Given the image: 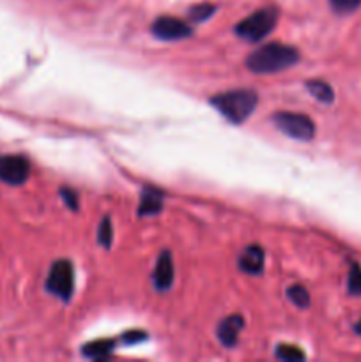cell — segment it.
I'll use <instances>...</instances> for the list:
<instances>
[{"mask_svg": "<svg viewBox=\"0 0 361 362\" xmlns=\"http://www.w3.org/2000/svg\"><path fill=\"white\" fill-rule=\"evenodd\" d=\"M30 175V163L25 156H0V180L9 186H21Z\"/></svg>", "mask_w": 361, "mask_h": 362, "instance_id": "6", "label": "cell"}, {"mask_svg": "<svg viewBox=\"0 0 361 362\" xmlns=\"http://www.w3.org/2000/svg\"><path fill=\"white\" fill-rule=\"evenodd\" d=\"M214 11L216 6H211V4H198V6L191 7L188 16H190V20L195 21V23H200V21L209 20V18L214 14Z\"/></svg>", "mask_w": 361, "mask_h": 362, "instance_id": "17", "label": "cell"}, {"mask_svg": "<svg viewBox=\"0 0 361 362\" xmlns=\"http://www.w3.org/2000/svg\"><path fill=\"white\" fill-rule=\"evenodd\" d=\"M144 339H147V334L142 331H131V332H126V334L122 336V341L127 343V345H133V343H138V341H144Z\"/></svg>", "mask_w": 361, "mask_h": 362, "instance_id": "21", "label": "cell"}, {"mask_svg": "<svg viewBox=\"0 0 361 362\" xmlns=\"http://www.w3.org/2000/svg\"><path fill=\"white\" fill-rule=\"evenodd\" d=\"M60 198H62L64 204H66L71 211H78V197L74 194L73 189H69V187H62V189H60Z\"/></svg>", "mask_w": 361, "mask_h": 362, "instance_id": "20", "label": "cell"}, {"mask_svg": "<svg viewBox=\"0 0 361 362\" xmlns=\"http://www.w3.org/2000/svg\"><path fill=\"white\" fill-rule=\"evenodd\" d=\"M329 4L336 14H350L361 6V0H329Z\"/></svg>", "mask_w": 361, "mask_h": 362, "instance_id": "19", "label": "cell"}, {"mask_svg": "<svg viewBox=\"0 0 361 362\" xmlns=\"http://www.w3.org/2000/svg\"><path fill=\"white\" fill-rule=\"evenodd\" d=\"M354 332H356V334H357V336H361V320H360V322H357V324H356V325H354Z\"/></svg>", "mask_w": 361, "mask_h": 362, "instance_id": "22", "label": "cell"}, {"mask_svg": "<svg viewBox=\"0 0 361 362\" xmlns=\"http://www.w3.org/2000/svg\"><path fill=\"white\" fill-rule=\"evenodd\" d=\"M163 204H165V194L163 191L156 189V187H144L140 197V205H138V216L145 218V216H156L163 211Z\"/></svg>", "mask_w": 361, "mask_h": 362, "instance_id": "11", "label": "cell"}, {"mask_svg": "<svg viewBox=\"0 0 361 362\" xmlns=\"http://www.w3.org/2000/svg\"><path fill=\"white\" fill-rule=\"evenodd\" d=\"M276 357L287 362H299L306 359L304 352L294 345H278L276 346Z\"/></svg>", "mask_w": 361, "mask_h": 362, "instance_id": "15", "label": "cell"}, {"mask_svg": "<svg viewBox=\"0 0 361 362\" xmlns=\"http://www.w3.org/2000/svg\"><path fill=\"white\" fill-rule=\"evenodd\" d=\"M278 21V11L275 7H264L244 18L236 25V34L244 41H260L271 34Z\"/></svg>", "mask_w": 361, "mask_h": 362, "instance_id": "3", "label": "cell"}, {"mask_svg": "<svg viewBox=\"0 0 361 362\" xmlns=\"http://www.w3.org/2000/svg\"><path fill=\"white\" fill-rule=\"evenodd\" d=\"M347 290H349L350 296H361V265L357 262H353V265H350Z\"/></svg>", "mask_w": 361, "mask_h": 362, "instance_id": "16", "label": "cell"}, {"mask_svg": "<svg viewBox=\"0 0 361 362\" xmlns=\"http://www.w3.org/2000/svg\"><path fill=\"white\" fill-rule=\"evenodd\" d=\"M297 62H299V52L296 48L280 42H269L248 55L246 67L251 73L268 74L289 69Z\"/></svg>", "mask_w": 361, "mask_h": 362, "instance_id": "1", "label": "cell"}, {"mask_svg": "<svg viewBox=\"0 0 361 362\" xmlns=\"http://www.w3.org/2000/svg\"><path fill=\"white\" fill-rule=\"evenodd\" d=\"M151 32L154 34V37L161 39V41H180V39L190 37L193 34V28L179 18L159 16L152 23Z\"/></svg>", "mask_w": 361, "mask_h": 362, "instance_id": "7", "label": "cell"}, {"mask_svg": "<svg viewBox=\"0 0 361 362\" xmlns=\"http://www.w3.org/2000/svg\"><path fill=\"white\" fill-rule=\"evenodd\" d=\"M152 283H154V288L158 292H166L170 290L173 283V260L172 253L170 251H161L158 258V264H156L154 274H152Z\"/></svg>", "mask_w": 361, "mask_h": 362, "instance_id": "8", "label": "cell"}, {"mask_svg": "<svg viewBox=\"0 0 361 362\" xmlns=\"http://www.w3.org/2000/svg\"><path fill=\"white\" fill-rule=\"evenodd\" d=\"M258 103V95L253 90H230L225 94H218L211 99V105L232 124H243Z\"/></svg>", "mask_w": 361, "mask_h": 362, "instance_id": "2", "label": "cell"}, {"mask_svg": "<svg viewBox=\"0 0 361 362\" xmlns=\"http://www.w3.org/2000/svg\"><path fill=\"white\" fill-rule=\"evenodd\" d=\"M46 290L64 303L71 299L74 290V271L71 262L59 260L50 267L48 278H46Z\"/></svg>", "mask_w": 361, "mask_h": 362, "instance_id": "5", "label": "cell"}, {"mask_svg": "<svg viewBox=\"0 0 361 362\" xmlns=\"http://www.w3.org/2000/svg\"><path fill=\"white\" fill-rule=\"evenodd\" d=\"M98 243L101 244L103 247L112 246V243H113V225H112V219H110V218H105L101 223H99Z\"/></svg>", "mask_w": 361, "mask_h": 362, "instance_id": "18", "label": "cell"}, {"mask_svg": "<svg viewBox=\"0 0 361 362\" xmlns=\"http://www.w3.org/2000/svg\"><path fill=\"white\" fill-rule=\"evenodd\" d=\"M273 122H275V126L278 127L283 134L294 138V140L308 141L315 136L314 120H311L310 117L303 115V113H275V115H273Z\"/></svg>", "mask_w": 361, "mask_h": 362, "instance_id": "4", "label": "cell"}, {"mask_svg": "<svg viewBox=\"0 0 361 362\" xmlns=\"http://www.w3.org/2000/svg\"><path fill=\"white\" fill-rule=\"evenodd\" d=\"M287 297H289V300L294 306L301 308V310H306V308L310 306V293H308V290L301 285L289 286V288H287Z\"/></svg>", "mask_w": 361, "mask_h": 362, "instance_id": "14", "label": "cell"}, {"mask_svg": "<svg viewBox=\"0 0 361 362\" xmlns=\"http://www.w3.org/2000/svg\"><path fill=\"white\" fill-rule=\"evenodd\" d=\"M244 327V320L241 315H232V317H227L225 320L219 322L218 329H216V334H218L219 343L227 349H234L239 341V334Z\"/></svg>", "mask_w": 361, "mask_h": 362, "instance_id": "9", "label": "cell"}, {"mask_svg": "<svg viewBox=\"0 0 361 362\" xmlns=\"http://www.w3.org/2000/svg\"><path fill=\"white\" fill-rule=\"evenodd\" d=\"M264 250L260 246H257V244H253V246L244 247L243 253L239 255L237 265L246 274H260L264 271Z\"/></svg>", "mask_w": 361, "mask_h": 362, "instance_id": "10", "label": "cell"}, {"mask_svg": "<svg viewBox=\"0 0 361 362\" xmlns=\"http://www.w3.org/2000/svg\"><path fill=\"white\" fill-rule=\"evenodd\" d=\"M306 90L314 95L317 101L324 103V105H331L335 101V92H333V87L324 80H308L304 83Z\"/></svg>", "mask_w": 361, "mask_h": 362, "instance_id": "13", "label": "cell"}, {"mask_svg": "<svg viewBox=\"0 0 361 362\" xmlns=\"http://www.w3.org/2000/svg\"><path fill=\"white\" fill-rule=\"evenodd\" d=\"M113 350H115V341H113V339H98V341H92L88 343V345H85L84 349H81V352H84V356L88 357V359L101 361L112 356Z\"/></svg>", "mask_w": 361, "mask_h": 362, "instance_id": "12", "label": "cell"}]
</instances>
